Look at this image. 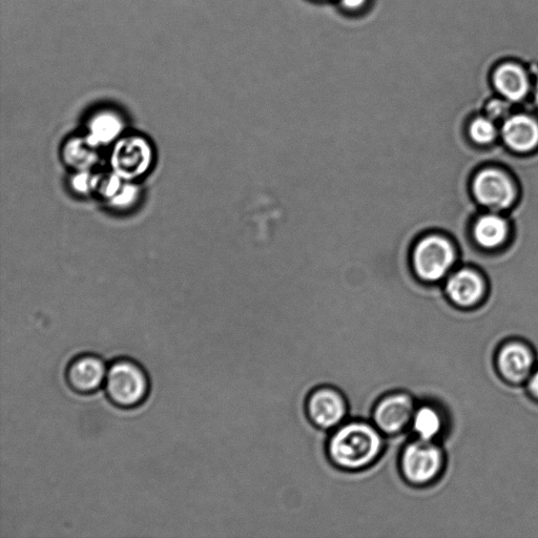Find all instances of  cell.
<instances>
[{
	"label": "cell",
	"instance_id": "1",
	"mask_svg": "<svg viewBox=\"0 0 538 538\" xmlns=\"http://www.w3.org/2000/svg\"><path fill=\"white\" fill-rule=\"evenodd\" d=\"M386 440L371 421L348 419L329 432L328 457L341 470L360 472L376 465L382 458Z\"/></svg>",
	"mask_w": 538,
	"mask_h": 538
},
{
	"label": "cell",
	"instance_id": "2",
	"mask_svg": "<svg viewBox=\"0 0 538 538\" xmlns=\"http://www.w3.org/2000/svg\"><path fill=\"white\" fill-rule=\"evenodd\" d=\"M458 247L453 240L440 231H430L421 235L413 243L410 252V266L413 275L426 285H437L457 268Z\"/></svg>",
	"mask_w": 538,
	"mask_h": 538
},
{
	"label": "cell",
	"instance_id": "3",
	"mask_svg": "<svg viewBox=\"0 0 538 538\" xmlns=\"http://www.w3.org/2000/svg\"><path fill=\"white\" fill-rule=\"evenodd\" d=\"M445 454L436 441L410 437L399 459L403 479L413 487H428L436 483L443 472Z\"/></svg>",
	"mask_w": 538,
	"mask_h": 538
},
{
	"label": "cell",
	"instance_id": "4",
	"mask_svg": "<svg viewBox=\"0 0 538 538\" xmlns=\"http://www.w3.org/2000/svg\"><path fill=\"white\" fill-rule=\"evenodd\" d=\"M105 389L115 406L130 409L146 401L150 389L146 371L130 359H119L108 368Z\"/></svg>",
	"mask_w": 538,
	"mask_h": 538
},
{
	"label": "cell",
	"instance_id": "5",
	"mask_svg": "<svg viewBox=\"0 0 538 538\" xmlns=\"http://www.w3.org/2000/svg\"><path fill=\"white\" fill-rule=\"evenodd\" d=\"M470 190L474 200L485 212L506 214L519 198V188L513 177L494 165L474 174Z\"/></svg>",
	"mask_w": 538,
	"mask_h": 538
},
{
	"label": "cell",
	"instance_id": "6",
	"mask_svg": "<svg viewBox=\"0 0 538 538\" xmlns=\"http://www.w3.org/2000/svg\"><path fill=\"white\" fill-rule=\"evenodd\" d=\"M418 404L406 391L388 392L375 405L370 421L386 438L406 436Z\"/></svg>",
	"mask_w": 538,
	"mask_h": 538
},
{
	"label": "cell",
	"instance_id": "7",
	"mask_svg": "<svg viewBox=\"0 0 538 538\" xmlns=\"http://www.w3.org/2000/svg\"><path fill=\"white\" fill-rule=\"evenodd\" d=\"M310 422L330 432L349 419V405L344 393L334 386L323 385L310 393L306 402Z\"/></svg>",
	"mask_w": 538,
	"mask_h": 538
},
{
	"label": "cell",
	"instance_id": "8",
	"mask_svg": "<svg viewBox=\"0 0 538 538\" xmlns=\"http://www.w3.org/2000/svg\"><path fill=\"white\" fill-rule=\"evenodd\" d=\"M443 289L451 304L459 308H471L484 300L487 284L477 269L459 266L445 279Z\"/></svg>",
	"mask_w": 538,
	"mask_h": 538
},
{
	"label": "cell",
	"instance_id": "9",
	"mask_svg": "<svg viewBox=\"0 0 538 538\" xmlns=\"http://www.w3.org/2000/svg\"><path fill=\"white\" fill-rule=\"evenodd\" d=\"M500 138L516 154H530L538 150V119L517 112L506 118L500 128Z\"/></svg>",
	"mask_w": 538,
	"mask_h": 538
},
{
	"label": "cell",
	"instance_id": "10",
	"mask_svg": "<svg viewBox=\"0 0 538 538\" xmlns=\"http://www.w3.org/2000/svg\"><path fill=\"white\" fill-rule=\"evenodd\" d=\"M108 368L95 355H82L74 359L67 369V382L80 395H90L105 385Z\"/></svg>",
	"mask_w": 538,
	"mask_h": 538
},
{
	"label": "cell",
	"instance_id": "11",
	"mask_svg": "<svg viewBox=\"0 0 538 538\" xmlns=\"http://www.w3.org/2000/svg\"><path fill=\"white\" fill-rule=\"evenodd\" d=\"M492 87L504 99L515 103L525 101L531 90V80L526 69L513 61L496 67L491 77Z\"/></svg>",
	"mask_w": 538,
	"mask_h": 538
},
{
	"label": "cell",
	"instance_id": "12",
	"mask_svg": "<svg viewBox=\"0 0 538 538\" xmlns=\"http://www.w3.org/2000/svg\"><path fill=\"white\" fill-rule=\"evenodd\" d=\"M510 232L509 220L501 213L483 212L471 225L473 241L488 252L500 250L508 242Z\"/></svg>",
	"mask_w": 538,
	"mask_h": 538
},
{
	"label": "cell",
	"instance_id": "13",
	"mask_svg": "<svg viewBox=\"0 0 538 538\" xmlns=\"http://www.w3.org/2000/svg\"><path fill=\"white\" fill-rule=\"evenodd\" d=\"M443 411L436 404L419 403L410 425V437L425 441H436L444 430Z\"/></svg>",
	"mask_w": 538,
	"mask_h": 538
},
{
	"label": "cell",
	"instance_id": "14",
	"mask_svg": "<svg viewBox=\"0 0 538 538\" xmlns=\"http://www.w3.org/2000/svg\"><path fill=\"white\" fill-rule=\"evenodd\" d=\"M532 364L529 349L519 343L507 345L499 356V366L503 375L515 382H520L529 375Z\"/></svg>",
	"mask_w": 538,
	"mask_h": 538
},
{
	"label": "cell",
	"instance_id": "15",
	"mask_svg": "<svg viewBox=\"0 0 538 538\" xmlns=\"http://www.w3.org/2000/svg\"><path fill=\"white\" fill-rule=\"evenodd\" d=\"M467 134L475 146H491L500 139L499 123L485 114L474 116L468 123Z\"/></svg>",
	"mask_w": 538,
	"mask_h": 538
},
{
	"label": "cell",
	"instance_id": "16",
	"mask_svg": "<svg viewBox=\"0 0 538 538\" xmlns=\"http://www.w3.org/2000/svg\"><path fill=\"white\" fill-rule=\"evenodd\" d=\"M513 103L502 98H491L486 102L484 114L495 122L504 121L512 115Z\"/></svg>",
	"mask_w": 538,
	"mask_h": 538
},
{
	"label": "cell",
	"instance_id": "17",
	"mask_svg": "<svg viewBox=\"0 0 538 538\" xmlns=\"http://www.w3.org/2000/svg\"><path fill=\"white\" fill-rule=\"evenodd\" d=\"M341 3L348 10H356L364 6L366 0H341Z\"/></svg>",
	"mask_w": 538,
	"mask_h": 538
},
{
	"label": "cell",
	"instance_id": "18",
	"mask_svg": "<svg viewBox=\"0 0 538 538\" xmlns=\"http://www.w3.org/2000/svg\"><path fill=\"white\" fill-rule=\"evenodd\" d=\"M530 390L532 391L533 395L538 398V371L530 381Z\"/></svg>",
	"mask_w": 538,
	"mask_h": 538
},
{
	"label": "cell",
	"instance_id": "19",
	"mask_svg": "<svg viewBox=\"0 0 538 538\" xmlns=\"http://www.w3.org/2000/svg\"><path fill=\"white\" fill-rule=\"evenodd\" d=\"M533 101H534L535 107L538 109V74H537L535 86H534Z\"/></svg>",
	"mask_w": 538,
	"mask_h": 538
}]
</instances>
